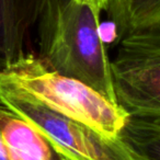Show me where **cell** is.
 <instances>
[{
    "label": "cell",
    "instance_id": "6da1fadb",
    "mask_svg": "<svg viewBox=\"0 0 160 160\" xmlns=\"http://www.w3.org/2000/svg\"><path fill=\"white\" fill-rule=\"evenodd\" d=\"M100 17L89 6L75 0H44L36 20L38 57L49 69L86 83L118 105Z\"/></svg>",
    "mask_w": 160,
    "mask_h": 160
},
{
    "label": "cell",
    "instance_id": "7a4b0ae2",
    "mask_svg": "<svg viewBox=\"0 0 160 160\" xmlns=\"http://www.w3.org/2000/svg\"><path fill=\"white\" fill-rule=\"evenodd\" d=\"M0 90L86 125L107 138L121 137L131 120L121 107L86 83L49 69L33 54L25 53L0 68Z\"/></svg>",
    "mask_w": 160,
    "mask_h": 160
},
{
    "label": "cell",
    "instance_id": "3957f363",
    "mask_svg": "<svg viewBox=\"0 0 160 160\" xmlns=\"http://www.w3.org/2000/svg\"><path fill=\"white\" fill-rule=\"evenodd\" d=\"M0 105L33 126L62 160H151L125 135L107 138L86 125L1 90Z\"/></svg>",
    "mask_w": 160,
    "mask_h": 160
},
{
    "label": "cell",
    "instance_id": "277c9868",
    "mask_svg": "<svg viewBox=\"0 0 160 160\" xmlns=\"http://www.w3.org/2000/svg\"><path fill=\"white\" fill-rule=\"evenodd\" d=\"M110 69L118 104L131 118H159L160 27L121 38Z\"/></svg>",
    "mask_w": 160,
    "mask_h": 160
},
{
    "label": "cell",
    "instance_id": "5b68a950",
    "mask_svg": "<svg viewBox=\"0 0 160 160\" xmlns=\"http://www.w3.org/2000/svg\"><path fill=\"white\" fill-rule=\"evenodd\" d=\"M0 132L8 160H56L46 139L2 105H0Z\"/></svg>",
    "mask_w": 160,
    "mask_h": 160
},
{
    "label": "cell",
    "instance_id": "8992f818",
    "mask_svg": "<svg viewBox=\"0 0 160 160\" xmlns=\"http://www.w3.org/2000/svg\"><path fill=\"white\" fill-rule=\"evenodd\" d=\"M44 0H0L5 31V65L24 55L27 34Z\"/></svg>",
    "mask_w": 160,
    "mask_h": 160
},
{
    "label": "cell",
    "instance_id": "52a82bcc",
    "mask_svg": "<svg viewBox=\"0 0 160 160\" xmlns=\"http://www.w3.org/2000/svg\"><path fill=\"white\" fill-rule=\"evenodd\" d=\"M107 9L118 38L134 31L160 27V0H109Z\"/></svg>",
    "mask_w": 160,
    "mask_h": 160
},
{
    "label": "cell",
    "instance_id": "ba28073f",
    "mask_svg": "<svg viewBox=\"0 0 160 160\" xmlns=\"http://www.w3.org/2000/svg\"><path fill=\"white\" fill-rule=\"evenodd\" d=\"M75 1L89 6L97 14H99V16H101V12H102L103 10L107 9L108 2H109V0H75Z\"/></svg>",
    "mask_w": 160,
    "mask_h": 160
},
{
    "label": "cell",
    "instance_id": "9c48e42d",
    "mask_svg": "<svg viewBox=\"0 0 160 160\" xmlns=\"http://www.w3.org/2000/svg\"><path fill=\"white\" fill-rule=\"evenodd\" d=\"M5 66V31H3V18L0 6V68Z\"/></svg>",
    "mask_w": 160,
    "mask_h": 160
},
{
    "label": "cell",
    "instance_id": "30bf717a",
    "mask_svg": "<svg viewBox=\"0 0 160 160\" xmlns=\"http://www.w3.org/2000/svg\"><path fill=\"white\" fill-rule=\"evenodd\" d=\"M0 160H8L7 151H6L5 144H3V139H2V135H1V132H0Z\"/></svg>",
    "mask_w": 160,
    "mask_h": 160
},
{
    "label": "cell",
    "instance_id": "8fae6325",
    "mask_svg": "<svg viewBox=\"0 0 160 160\" xmlns=\"http://www.w3.org/2000/svg\"><path fill=\"white\" fill-rule=\"evenodd\" d=\"M56 160H62V159H59V158L57 157V158H56Z\"/></svg>",
    "mask_w": 160,
    "mask_h": 160
}]
</instances>
